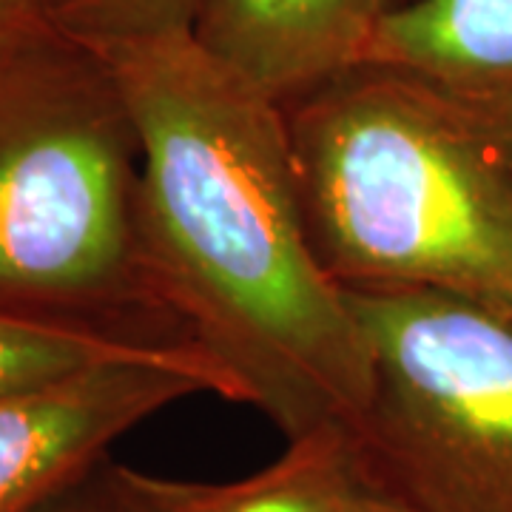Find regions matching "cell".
Segmentation results:
<instances>
[{"instance_id": "277c9868", "label": "cell", "mask_w": 512, "mask_h": 512, "mask_svg": "<svg viewBox=\"0 0 512 512\" xmlns=\"http://www.w3.org/2000/svg\"><path fill=\"white\" fill-rule=\"evenodd\" d=\"M373 359L362 476L419 512H512V319L447 293H348Z\"/></svg>"}, {"instance_id": "5bb4252c", "label": "cell", "mask_w": 512, "mask_h": 512, "mask_svg": "<svg viewBox=\"0 0 512 512\" xmlns=\"http://www.w3.org/2000/svg\"><path fill=\"white\" fill-rule=\"evenodd\" d=\"M393 3V9H399V6H407V3H416V0H390Z\"/></svg>"}, {"instance_id": "6da1fadb", "label": "cell", "mask_w": 512, "mask_h": 512, "mask_svg": "<svg viewBox=\"0 0 512 512\" xmlns=\"http://www.w3.org/2000/svg\"><path fill=\"white\" fill-rule=\"evenodd\" d=\"M143 146V234L160 293L285 439L356 433L373 396L362 322L313 251L285 111L200 43L109 52Z\"/></svg>"}, {"instance_id": "9c48e42d", "label": "cell", "mask_w": 512, "mask_h": 512, "mask_svg": "<svg viewBox=\"0 0 512 512\" xmlns=\"http://www.w3.org/2000/svg\"><path fill=\"white\" fill-rule=\"evenodd\" d=\"M114 362H177L202 370L217 382L220 399L237 402L234 384L222 367L200 348H157L137 345L89 330L46 325L0 313V396L32 390L40 384L60 382L66 376L114 365Z\"/></svg>"}, {"instance_id": "30bf717a", "label": "cell", "mask_w": 512, "mask_h": 512, "mask_svg": "<svg viewBox=\"0 0 512 512\" xmlns=\"http://www.w3.org/2000/svg\"><path fill=\"white\" fill-rule=\"evenodd\" d=\"M200 0H49L46 20L63 35L109 52L191 32Z\"/></svg>"}, {"instance_id": "4fadbf2b", "label": "cell", "mask_w": 512, "mask_h": 512, "mask_svg": "<svg viewBox=\"0 0 512 512\" xmlns=\"http://www.w3.org/2000/svg\"><path fill=\"white\" fill-rule=\"evenodd\" d=\"M339 512H419L413 504H407L402 495L390 493L379 484H370L362 476V484L345 498Z\"/></svg>"}, {"instance_id": "7a4b0ae2", "label": "cell", "mask_w": 512, "mask_h": 512, "mask_svg": "<svg viewBox=\"0 0 512 512\" xmlns=\"http://www.w3.org/2000/svg\"><path fill=\"white\" fill-rule=\"evenodd\" d=\"M313 251L345 293L512 319V114L367 60L282 106Z\"/></svg>"}, {"instance_id": "52a82bcc", "label": "cell", "mask_w": 512, "mask_h": 512, "mask_svg": "<svg viewBox=\"0 0 512 512\" xmlns=\"http://www.w3.org/2000/svg\"><path fill=\"white\" fill-rule=\"evenodd\" d=\"M117 476L143 512H339L362 484V461L350 430L319 427L237 481H188L128 464H117Z\"/></svg>"}, {"instance_id": "ba28073f", "label": "cell", "mask_w": 512, "mask_h": 512, "mask_svg": "<svg viewBox=\"0 0 512 512\" xmlns=\"http://www.w3.org/2000/svg\"><path fill=\"white\" fill-rule=\"evenodd\" d=\"M367 60L427 74L512 114V0H416L379 26Z\"/></svg>"}, {"instance_id": "8fae6325", "label": "cell", "mask_w": 512, "mask_h": 512, "mask_svg": "<svg viewBox=\"0 0 512 512\" xmlns=\"http://www.w3.org/2000/svg\"><path fill=\"white\" fill-rule=\"evenodd\" d=\"M43 512H143L117 476V464L103 461L92 476L83 478L63 498Z\"/></svg>"}, {"instance_id": "8992f818", "label": "cell", "mask_w": 512, "mask_h": 512, "mask_svg": "<svg viewBox=\"0 0 512 512\" xmlns=\"http://www.w3.org/2000/svg\"><path fill=\"white\" fill-rule=\"evenodd\" d=\"M390 0H200L191 37L279 106L370 57Z\"/></svg>"}, {"instance_id": "3957f363", "label": "cell", "mask_w": 512, "mask_h": 512, "mask_svg": "<svg viewBox=\"0 0 512 512\" xmlns=\"http://www.w3.org/2000/svg\"><path fill=\"white\" fill-rule=\"evenodd\" d=\"M0 313L191 345L148 262L126 92L109 57L52 23L0 46Z\"/></svg>"}, {"instance_id": "5b68a950", "label": "cell", "mask_w": 512, "mask_h": 512, "mask_svg": "<svg viewBox=\"0 0 512 512\" xmlns=\"http://www.w3.org/2000/svg\"><path fill=\"white\" fill-rule=\"evenodd\" d=\"M197 393L220 396L197 367L114 362L0 396V512L52 507L120 436Z\"/></svg>"}, {"instance_id": "7c38bea8", "label": "cell", "mask_w": 512, "mask_h": 512, "mask_svg": "<svg viewBox=\"0 0 512 512\" xmlns=\"http://www.w3.org/2000/svg\"><path fill=\"white\" fill-rule=\"evenodd\" d=\"M46 6L49 0H0V46L49 23Z\"/></svg>"}]
</instances>
